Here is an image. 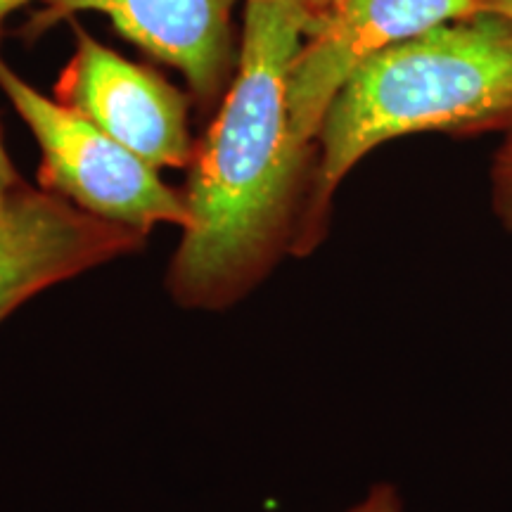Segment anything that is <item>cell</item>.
<instances>
[{
  "mask_svg": "<svg viewBox=\"0 0 512 512\" xmlns=\"http://www.w3.org/2000/svg\"><path fill=\"white\" fill-rule=\"evenodd\" d=\"M0 88L41 147V181L46 190L86 214L145 235L157 223L188 226L185 195L169 188L159 178V169L136 152L64 102L38 93L3 60Z\"/></svg>",
  "mask_w": 512,
  "mask_h": 512,
  "instance_id": "3957f363",
  "label": "cell"
},
{
  "mask_svg": "<svg viewBox=\"0 0 512 512\" xmlns=\"http://www.w3.org/2000/svg\"><path fill=\"white\" fill-rule=\"evenodd\" d=\"M15 185H19L17 171L10 162L8 152H5L3 140H0V190H10V188H15Z\"/></svg>",
  "mask_w": 512,
  "mask_h": 512,
  "instance_id": "30bf717a",
  "label": "cell"
},
{
  "mask_svg": "<svg viewBox=\"0 0 512 512\" xmlns=\"http://www.w3.org/2000/svg\"><path fill=\"white\" fill-rule=\"evenodd\" d=\"M339 3H342V0H309L313 15H316V17L325 15V12H330L332 8H337Z\"/></svg>",
  "mask_w": 512,
  "mask_h": 512,
  "instance_id": "7c38bea8",
  "label": "cell"
},
{
  "mask_svg": "<svg viewBox=\"0 0 512 512\" xmlns=\"http://www.w3.org/2000/svg\"><path fill=\"white\" fill-rule=\"evenodd\" d=\"M491 207L496 219L512 235V133L498 147L491 164Z\"/></svg>",
  "mask_w": 512,
  "mask_h": 512,
  "instance_id": "ba28073f",
  "label": "cell"
},
{
  "mask_svg": "<svg viewBox=\"0 0 512 512\" xmlns=\"http://www.w3.org/2000/svg\"><path fill=\"white\" fill-rule=\"evenodd\" d=\"M143 245L140 230L86 214L50 190H0V320L34 294Z\"/></svg>",
  "mask_w": 512,
  "mask_h": 512,
  "instance_id": "5b68a950",
  "label": "cell"
},
{
  "mask_svg": "<svg viewBox=\"0 0 512 512\" xmlns=\"http://www.w3.org/2000/svg\"><path fill=\"white\" fill-rule=\"evenodd\" d=\"M57 100L155 169L192 164L195 147L183 95L155 72L128 62L83 31L57 83Z\"/></svg>",
  "mask_w": 512,
  "mask_h": 512,
  "instance_id": "8992f818",
  "label": "cell"
},
{
  "mask_svg": "<svg viewBox=\"0 0 512 512\" xmlns=\"http://www.w3.org/2000/svg\"><path fill=\"white\" fill-rule=\"evenodd\" d=\"M427 131L512 133V19L479 10L406 38L351 74L320 124L292 254L316 249L332 195L368 152Z\"/></svg>",
  "mask_w": 512,
  "mask_h": 512,
  "instance_id": "7a4b0ae2",
  "label": "cell"
},
{
  "mask_svg": "<svg viewBox=\"0 0 512 512\" xmlns=\"http://www.w3.org/2000/svg\"><path fill=\"white\" fill-rule=\"evenodd\" d=\"M479 10V0H342L313 19L290 74L294 138L309 147L316 143L332 100L370 57Z\"/></svg>",
  "mask_w": 512,
  "mask_h": 512,
  "instance_id": "277c9868",
  "label": "cell"
},
{
  "mask_svg": "<svg viewBox=\"0 0 512 512\" xmlns=\"http://www.w3.org/2000/svg\"><path fill=\"white\" fill-rule=\"evenodd\" d=\"M29 0H0V27H3V19L10 15V12H15L17 8H22V5H27Z\"/></svg>",
  "mask_w": 512,
  "mask_h": 512,
  "instance_id": "4fadbf2b",
  "label": "cell"
},
{
  "mask_svg": "<svg viewBox=\"0 0 512 512\" xmlns=\"http://www.w3.org/2000/svg\"><path fill=\"white\" fill-rule=\"evenodd\" d=\"M349 512H401V498L394 486L377 484L361 503L354 505Z\"/></svg>",
  "mask_w": 512,
  "mask_h": 512,
  "instance_id": "9c48e42d",
  "label": "cell"
},
{
  "mask_svg": "<svg viewBox=\"0 0 512 512\" xmlns=\"http://www.w3.org/2000/svg\"><path fill=\"white\" fill-rule=\"evenodd\" d=\"M313 19L309 0H247L238 74L192 157L190 221L166 275L185 309H228L294 252L313 174L290 74Z\"/></svg>",
  "mask_w": 512,
  "mask_h": 512,
  "instance_id": "6da1fadb",
  "label": "cell"
},
{
  "mask_svg": "<svg viewBox=\"0 0 512 512\" xmlns=\"http://www.w3.org/2000/svg\"><path fill=\"white\" fill-rule=\"evenodd\" d=\"M479 3H482L484 10L512 19V0H479Z\"/></svg>",
  "mask_w": 512,
  "mask_h": 512,
  "instance_id": "8fae6325",
  "label": "cell"
},
{
  "mask_svg": "<svg viewBox=\"0 0 512 512\" xmlns=\"http://www.w3.org/2000/svg\"><path fill=\"white\" fill-rule=\"evenodd\" d=\"M238 0H48L41 22L105 12L128 41L183 72L197 98L214 100L230 74V15Z\"/></svg>",
  "mask_w": 512,
  "mask_h": 512,
  "instance_id": "52a82bcc",
  "label": "cell"
}]
</instances>
